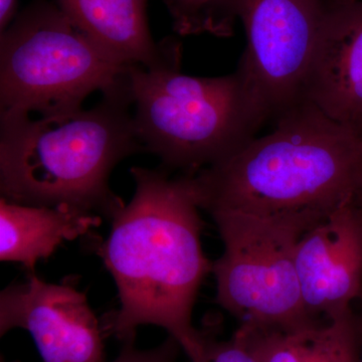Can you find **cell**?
<instances>
[{"label": "cell", "instance_id": "obj_1", "mask_svg": "<svg viewBox=\"0 0 362 362\" xmlns=\"http://www.w3.org/2000/svg\"><path fill=\"white\" fill-rule=\"evenodd\" d=\"M130 171L134 197L112 218L99 247L120 301L102 330L124 343L135 340L139 326H159L192 361L206 337L192 324V311L213 269L202 251L201 209L187 176L171 178L162 168Z\"/></svg>", "mask_w": 362, "mask_h": 362}, {"label": "cell", "instance_id": "obj_2", "mask_svg": "<svg viewBox=\"0 0 362 362\" xmlns=\"http://www.w3.org/2000/svg\"><path fill=\"white\" fill-rule=\"evenodd\" d=\"M185 176L209 214L326 216L362 187V139L305 100L279 117L269 134Z\"/></svg>", "mask_w": 362, "mask_h": 362}, {"label": "cell", "instance_id": "obj_3", "mask_svg": "<svg viewBox=\"0 0 362 362\" xmlns=\"http://www.w3.org/2000/svg\"><path fill=\"white\" fill-rule=\"evenodd\" d=\"M129 83L90 110L32 119L0 113L1 199L32 206L62 204L112 220L125 204L112 192L117 164L144 151L136 134Z\"/></svg>", "mask_w": 362, "mask_h": 362}, {"label": "cell", "instance_id": "obj_4", "mask_svg": "<svg viewBox=\"0 0 362 362\" xmlns=\"http://www.w3.org/2000/svg\"><path fill=\"white\" fill-rule=\"evenodd\" d=\"M181 49L158 66H131L129 87L144 151L158 156L168 173L192 175L237 153L268 119L239 71L185 75Z\"/></svg>", "mask_w": 362, "mask_h": 362}, {"label": "cell", "instance_id": "obj_5", "mask_svg": "<svg viewBox=\"0 0 362 362\" xmlns=\"http://www.w3.org/2000/svg\"><path fill=\"white\" fill-rule=\"evenodd\" d=\"M130 69L105 56L58 4L35 0L0 33V113L77 111L90 93L127 86Z\"/></svg>", "mask_w": 362, "mask_h": 362}, {"label": "cell", "instance_id": "obj_6", "mask_svg": "<svg viewBox=\"0 0 362 362\" xmlns=\"http://www.w3.org/2000/svg\"><path fill=\"white\" fill-rule=\"evenodd\" d=\"M209 214L225 247L211 269L216 303L247 327H288L312 319L302 302L295 256L304 233L327 216Z\"/></svg>", "mask_w": 362, "mask_h": 362}, {"label": "cell", "instance_id": "obj_7", "mask_svg": "<svg viewBox=\"0 0 362 362\" xmlns=\"http://www.w3.org/2000/svg\"><path fill=\"white\" fill-rule=\"evenodd\" d=\"M326 0H239L247 45L237 70L268 120L306 100Z\"/></svg>", "mask_w": 362, "mask_h": 362}, {"label": "cell", "instance_id": "obj_8", "mask_svg": "<svg viewBox=\"0 0 362 362\" xmlns=\"http://www.w3.org/2000/svg\"><path fill=\"white\" fill-rule=\"evenodd\" d=\"M30 332L44 362H105L104 332L85 293L30 273L0 295V335Z\"/></svg>", "mask_w": 362, "mask_h": 362}, {"label": "cell", "instance_id": "obj_9", "mask_svg": "<svg viewBox=\"0 0 362 362\" xmlns=\"http://www.w3.org/2000/svg\"><path fill=\"white\" fill-rule=\"evenodd\" d=\"M295 262L312 318H332L362 300V206L356 197L304 233Z\"/></svg>", "mask_w": 362, "mask_h": 362}, {"label": "cell", "instance_id": "obj_10", "mask_svg": "<svg viewBox=\"0 0 362 362\" xmlns=\"http://www.w3.org/2000/svg\"><path fill=\"white\" fill-rule=\"evenodd\" d=\"M305 98L362 139V0H326Z\"/></svg>", "mask_w": 362, "mask_h": 362}, {"label": "cell", "instance_id": "obj_11", "mask_svg": "<svg viewBox=\"0 0 362 362\" xmlns=\"http://www.w3.org/2000/svg\"><path fill=\"white\" fill-rule=\"evenodd\" d=\"M81 33L119 65L152 68L181 49L168 37L156 42L147 21V0H56Z\"/></svg>", "mask_w": 362, "mask_h": 362}, {"label": "cell", "instance_id": "obj_12", "mask_svg": "<svg viewBox=\"0 0 362 362\" xmlns=\"http://www.w3.org/2000/svg\"><path fill=\"white\" fill-rule=\"evenodd\" d=\"M238 329L259 362H361L362 319L352 308L288 327Z\"/></svg>", "mask_w": 362, "mask_h": 362}, {"label": "cell", "instance_id": "obj_13", "mask_svg": "<svg viewBox=\"0 0 362 362\" xmlns=\"http://www.w3.org/2000/svg\"><path fill=\"white\" fill-rule=\"evenodd\" d=\"M102 223L99 214L66 204L32 206L0 202V259L32 272L66 240L83 237Z\"/></svg>", "mask_w": 362, "mask_h": 362}, {"label": "cell", "instance_id": "obj_14", "mask_svg": "<svg viewBox=\"0 0 362 362\" xmlns=\"http://www.w3.org/2000/svg\"><path fill=\"white\" fill-rule=\"evenodd\" d=\"M180 35L228 37L238 21L239 0H163Z\"/></svg>", "mask_w": 362, "mask_h": 362}, {"label": "cell", "instance_id": "obj_15", "mask_svg": "<svg viewBox=\"0 0 362 362\" xmlns=\"http://www.w3.org/2000/svg\"><path fill=\"white\" fill-rule=\"evenodd\" d=\"M190 362H259L243 333L237 329L228 340L204 337L202 351Z\"/></svg>", "mask_w": 362, "mask_h": 362}, {"label": "cell", "instance_id": "obj_16", "mask_svg": "<svg viewBox=\"0 0 362 362\" xmlns=\"http://www.w3.org/2000/svg\"><path fill=\"white\" fill-rule=\"evenodd\" d=\"M180 345L175 338L169 337L160 345L151 349H138L135 340L124 342L120 354L111 362H176Z\"/></svg>", "mask_w": 362, "mask_h": 362}, {"label": "cell", "instance_id": "obj_17", "mask_svg": "<svg viewBox=\"0 0 362 362\" xmlns=\"http://www.w3.org/2000/svg\"><path fill=\"white\" fill-rule=\"evenodd\" d=\"M18 16V0H0V33L4 32Z\"/></svg>", "mask_w": 362, "mask_h": 362}, {"label": "cell", "instance_id": "obj_18", "mask_svg": "<svg viewBox=\"0 0 362 362\" xmlns=\"http://www.w3.org/2000/svg\"><path fill=\"white\" fill-rule=\"evenodd\" d=\"M356 199L357 201L362 202V187H361V189H359V192H357Z\"/></svg>", "mask_w": 362, "mask_h": 362}, {"label": "cell", "instance_id": "obj_19", "mask_svg": "<svg viewBox=\"0 0 362 362\" xmlns=\"http://www.w3.org/2000/svg\"><path fill=\"white\" fill-rule=\"evenodd\" d=\"M1 362H7V361H4V359L1 358ZM13 362H18V361H13Z\"/></svg>", "mask_w": 362, "mask_h": 362}, {"label": "cell", "instance_id": "obj_20", "mask_svg": "<svg viewBox=\"0 0 362 362\" xmlns=\"http://www.w3.org/2000/svg\"><path fill=\"white\" fill-rule=\"evenodd\" d=\"M361 362H362V354H361Z\"/></svg>", "mask_w": 362, "mask_h": 362}, {"label": "cell", "instance_id": "obj_21", "mask_svg": "<svg viewBox=\"0 0 362 362\" xmlns=\"http://www.w3.org/2000/svg\"><path fill=\"white\" fill-rule=\"evenodd\" d=\"M359 202V204H361V206H362V202Z\"/></svg>", "mask_w": 362, "mask_h": 362}]
</instances>
